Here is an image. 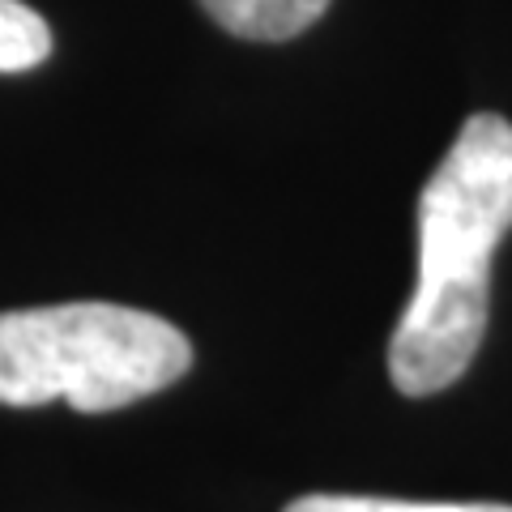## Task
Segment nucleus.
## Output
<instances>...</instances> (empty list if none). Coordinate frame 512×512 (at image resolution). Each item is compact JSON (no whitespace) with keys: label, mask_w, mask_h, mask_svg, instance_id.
<instances>
[{"label":"nucleus","mask_w":512,"mask_h":512,"mask_svg":"<svg viewBox=\"0 0 512 512\" xmlns=\"http://www.w3.org/2000/svg\"><path fill=\"white\" fill-rule=\"evenodd\" d=\"M512 227V124L478 111L419 192V282L389 338L397 393L457 384L487 333L491 256Z\"/></svg>","instance_id":"1"},{"label":"nucleus","mask_w":512,"mask_h":512,"mask_svg":"<svg viewBox=\"0 0 512 512\" xmlns=\"http://www.w3.org/2000/svg\"><path fill=\"white\" fill-rule=\"evenodd\" d=\"M188 367L184 333L124 303L0 312V406L69 402L82 414H107L171 389Z\"/></svg>","instance_id":"2"},{"label":"nucleus","mask_w":512,"mask_h":512,"mask_svg":"<svg viewBox=\"0 0 512 512\" xmlns=\"http://www.w3.org/2000/svg\"><path fill=\"white\" fill-rule=\"evenodd\" d=\"M235 39L286 43L325 18L329 0H197Z\"/></svg>","instance_id":"3"},{"label":"nucleus","mask_w":512,"mask_h":512,"mask_svg":"<svg viewBox=\"0 0 512 512\" xmlns=\"http://www.w3.org/2000/svg\"><path fill=\"white\" fill-rule=\"evenodd\" d=\"M52 56V26L22 0H0V73H26Z\"/></svg>","instance_id":"4"},{"label":"nucleus","mask_w":512,"mask_h":512,"mask_svg":"<svg viewBox=\"0 0 512 512\" xmlns=\"http://www.w3.org/2000/svg\"><path fill=\"white\" fill-rule=\"evenodd\" d=\"M282 512H512V504H427L389 495H303Z\"/></svg>","instance_id":"5"}]
</instances>
